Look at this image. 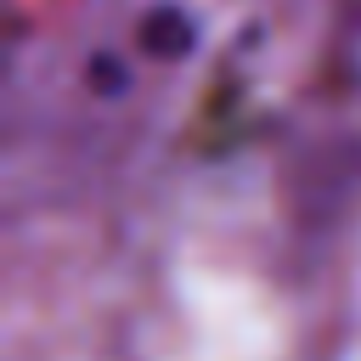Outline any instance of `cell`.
I'll return each instance as SVG.
<instances>
[{
  "mask_svg": "<svg viewBox=\"0 0 361 361\" xmlns=\"http://www.w3.org/2000/svg\"><path fill=\"white\" fill-rule=\"evenodd\" d=\"M186 39H192V28H186L180 11H169V6L147 11V23H141V45H147L152 56H175V51H186Z\"/></svg>",
  "mask_w": 361,
  "mask_h": 361,
  "instance_id": "cell-1",
  "label": "cell"
}]
</instances>
